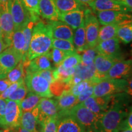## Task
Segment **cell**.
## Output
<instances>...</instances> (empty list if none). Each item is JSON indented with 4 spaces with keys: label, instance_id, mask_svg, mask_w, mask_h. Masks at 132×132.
<instances>
[{
    "label": "cell",
    "instance_id": "1f68e13d",
    "mask_svg": "<svg viewBox=\"0 0 132 132\" xmlns=\"http://www.w3.org/2000/svg\"><path fill=\"white\" fill-rule=\"evenodd\" d=\"M24 76H25V73H24V64L23 61L21 60L12 70L8 73L6 78L12 84L19 81L24 80Z\"/></svg>",
    "mask_w": 132,
    "mask_h": 132
},
{
    "label": "cell",
    "instance_id": "cb8c5ba5",
    "mask_svg": "<svg viewBox=\"0 0 132 132\" xmlns=\"http://www.w3.org/2000/svg\"><path fill=\"white\" fill-rule=\"evenodd\" d=\"M95 69L94 63L90 65H84L80 63L75 67L73 77L81 81H91L95 84Z\"/></svg>",
    "mask_w": 132,
    "mask_h": 132
},
{
    "label": "cell",
    "instance_id": "4316f807",
    "mask_svg": "<svg viewBox=\"0 0 132 132\" xmlns=\"http://www.w3.org/2000/svg\"><path fill=\"white\" fill-rule=\"evenodd\" d=\"M56 100L59 111L68 110L78 103L77 96L72 94L70 90L64 91Z\"/></svg>",
    "mask_w": 132,
    "mask_h": 132
},
{
    "label": "cell",
    "instance_id": "2e32d148",
    "mask_svg": "<svg viewBox=\"0 0 132 132\" xmlns=\"http://www.w3.org/2000/svg\"><path fill=\"white\" fill-rule=\"evenodd\" d=\"M50 52L32 59L29 61L23 62L24 73H35L52 68L51 66Z\"/></svg>",
    "mask_w": 132,
    "mask_h": 132
},
{
    "label": "cell",
    "instance_id": "ffe728a7",
    "mask_svg": "<svg viewBox=\"0 0 132 132\" xmlns=\"http://www.w3.org/2000/svg\"><path fill=\"white\" fill-rule=\"evenodd\" d=\"M56 132H85L86 128L70 116L57 118Z\"/></svg>",
    "mask_w": 132,
    "mask_h": 132
},
{
    "label": "cell",
    "instance_id": "836d02e7",
    "mask_svg": "<svg viewBox=\"0 0 132 132\" xmlns=\"http://www.w3.org/2000/svg\"><path fill=\"white\" fill-rule=\"evenodd\" d=\"M75 71V68H65L62 65L56 67L54 70L55 80L69 82L72 78Z\"/></svg>",
    "mask_w": 132,
    "mask_h": 132
},
{
    "label": "cell",
    "instance_id": "277c9868",
    "mask_svg": "<svg viewBox=\"0 0 132 132\" xmlns=\"http://www.w3.org/2000/svg\"><path fill=\"white\" fill-rule=\"evenodd\" d=\"M101 115L93 113L86 108L82 103H78L68 110L59 111L56 118L65 116H70L75 119L86 128H91L97 119Z\"/></svg>",
    "mask_w": 132,
    "mask_h": 132
},
{
    "label": "cell",
    "instance_id": "11a10c76",
    "mask_svg": "<svg viewBox=\"0 0 132 132\" xmlns=\"http://www.w3.org/2000/svg\"><path fill=\"white\" fill-rule=\"evenodd\" d=\"M0 132H15V130L9 129V128H3L0 130Z\"/></svg>",
    "mask_w": 132,
    "mask_h": 132
},
{
    "label": "cell",
    "instance_id": "7a4b0ae2",
    "mask_svg": "<svg viewBox=\"0 0 132 132\" xmlns=\"http://www.w3.org/2000/svg\"><path fill=\"white\" fill-rule=\"evenodd\" d=\"M53 37L48 23L39 20L34 24L25 61L47 54L52 48ZM24 61V62H25Z\"/></svg>",
    "mask_w": 132,
    "mask_h": 132
},
{
    "label": "cell",
    "instance_id": "ac0fdd59",
    "mask_svg": "<svg viewBox=\"0 0 132 132\" xmlns=\"http://www.w3.org/2000/svg\"><path fill=\"white\" fill-rule=\"evenodd\" d=\"M48 23L50 27L53 38L73 42V29L70 26L60 20L50 21Z\"/></svg>",
    "mask_w": 132,
    "mask_h": 132
},
{
    "label": "cell",
    "instance_id": "ba28073f",
    "mask_svg": "<svg viewBox=\"0 0 132 132\" xmlns=\"http://www.w3.org/2000/svg\"><path fill=\"white\" fill-rule=\"evenodd\" d=\"M0 27L3 40L9 47L14 31V23L9 9V3L7 4L0 3Z\"/></svg>",
    "mask_w": 132,
    "mask_h": 132
},
{
    "label": "cell",
    "instance_id": "7402d4cb",
    "mask_svg": "<svg viewBox=\"0 0 132 132\" xmlns=\"http://www.w3.org/2000/svg\"><path fill=\"white\" fill-rule=\"evenodd\" d=\"M40 15L49 21L59 20L60 12L56 6L54 0H40L39 4Z\"/></svg>",
    "mask_w": 132,
    "mask_h": 132
},
{
    "label": "cell",
    "instance_id": "e0dca14e",
    "mask_svg": "<svg viewBox=\"0 0 132 132\" xmlns=\"http://www.w3.org/2000/svg\"><path fill=\"white\" fill-rule=\"evenodd\" d=\"M131 67L132 62L130 59L118 61L107 72L105 79H126L131 74Z\"/></svg>",
    "mask_w": 132,
    "mask_h": 132
},
{
    "label": "cell",
    "instance_id": "484cf974",
    "mask_svg": "<svg viewBox=\"0 0 132 132\" xmlns=\"http://www.w3.org/2000/svg\"><path fill=\"white\" fill-rule=\"evenodd\" d=\"M73 42L77 53L82 52L89 48L86 42L84 21L78 28L75 29V32L73 33Z\"/></svg>",
    "mask_w": 132,
    "mask_h": 132
},
{
    "label": "cell",
    "instance_id": "52a82bcc",
    "mask_svg": "<svg viewBox=\"0 0 132 132\" xmlns=\"http://www.w3.org/2000/svg\"><path fill=\"white\" fill-rule=\"evenodd\" d=\"M84 24L87 47L88 48H94L98 43L100 23L95 13L92 9L87 7L85 10Z\"/></svg>",
    "mask_w": 132,
    "mask_h": 132
},
{
    "label": "cell",
    "instance_id": "d4e9b609",
    "mask_svg": "<svg viewBox=\"0 0 132 132\" xmlns=\"http://www.w3.org/2000/svg\"><path fill=\"white\" fill-rule=\"evenodd\" d=\"M10 47H12L15 52L20 56L22 60L23 59L24 48H25V39L22 29H14Z\"/></svg>",
    "mask_w": 132,
    "mask_h": 132
},
{
    "label": "cell",
    "instance_id": "bcb514c9",
    "mask_svg": "<svg viewBox=\"0 0 132 132\" xmlns=\"http://www.w3.org/2000/svg\"><path fill=\"white\" fill-rule=\"evenodd\" d=\"M23 81H24V80H22L19 81L14 82V83L11 84V85H10L5 90L1 95H0V97H1V98H4V99H7L8 97H9V95H11V94H12V92H14V90L19 86V85H20L21 82H23Z\"/></svg>",
    "mask_w": 132,
    "mask_h": 132
},
{
    "label": "cell",
    "instance_id": "680465c9",
    "mask_svg": "<svg viewBox=\"0 0 132 132\" xmlns=\"http://www.w3.org/2000/svg\"><path fill=\"white\" fill-rule=\"evenodd\" d=\"M120 132H132V129H127L124 130H122Z\"/></svg>",
    "mask_w": 132,
    "mask_h": 132
},
{
    "label": "cell",
    "instance_id": "9a60e30c",
    "mask_svg": "<svg viewBox=\"0 0 132 132\" xmlns=\"http://www.w3.org/2000/svg\"><path fill=\"white\" fill-rule=\"evenodd\" d=\"M89 6L94 12L103 11H117L127 13L131 12V9L122 1L117 0H94Z\"/></svg>",
    "mask_w": 132,
    "mask_h": 132
},
{
    "label": "cell",
    "instance_id": "83f0119b",
    "mask_svg": "<svg viewBox=\"0 0 132 132\" xmlns=\"http://www.w3.org/2000/svg\"><path fill=\"white\" fill-rule=\"evenodd\" d=\"M59 12H65L77 9H86L87 6L78 0H54Z\"/></svg>",
    "mask_w": 132,
    "mask_h": 132
},
{
    "label": "cell",
    "instance_id": "f35d334b",
    "mask_svg": "<svg viewBox=\"0 0 132 132\" xmlns=\"http://www.w3.org/2000/svg\"><path fill=\"white\" fill-rule=\"evenodd\" d=\"M28 91V90L27 87H26L23 81L21 82L19 85V86L8 97L7 99L20 102V101H21L27 94Z\"/></svg>",
    "mask_w": 132,
    "mask_h": 132
},
{
    "label": "cell",
    "instance_id": "7c38bea8",
    "mask_svg": "<svg viewBox=\"0 0 132 132\" xmlns=\"http://www.w3.org/2000/svg\"><path fill=\"white\" fill-rule=\"evenodd\" d=\"M37 123L49 118H56L59 109L56 100L47 97H41L37 105Z\"/></svg>",
    "mask_w": 132,
    "mask_h": 132
},
{
    "label": "cell",
    "instance_id": "f5cc1de1",
    "mask_svg": "<svg viewBox=\"0 0 132 132\" xmlns=\"http://www.w3.org/2000/svg\"><path fill=\"white\" fill-rule=\"evenodd\" d=\"M78 1L82 3L83 4L86 5V6H89V4L91 3L92 1H94V0H78Z\"/></svg>",
    "mask_w": 132,
    "mask_h": 132
},
{
    "label": "cell",
    "instance_id": "4fadbf2b",
    "mask_svg": "<svg viewBox=\"0 0 132 132\" xmlns=\"http://www.w3.org/2000/svg\"><path fill=\"white\" fill-rule=\"evenodd\" d=\"M118 61L98 53L94 61V65L95 69V83L97 84L100 81L105 79V75L107 72Z\"/></svg>",
    "mask_w": 132,
    "mask_h": 132
},
{
    "label": "cell",
    "instance_id": "91938a15",
    "mask_svg": "<svg viewBox=\"0 0 132 132\" xmlns=\"http://www.w3.org/2000/svg\"><path fill=\"white\" fill-rule=\"evenodd\" d=\"M0 38H3V34H2V31H1V27H0Z\"/></svg>",
    "mask_w": 132,
    "mask_h": 132
},
{
    "label": "cell",
    "instance_id": "ee69618b",
    "mask_svg": "<svg viewBox=\"0 0 132 132\" xmlns=\"http://www.w3.org/2000/svg\"><path fill=\"white\" fill-rule=\"evenodd\" d=\"M127 129H132V112L131 108L128 111V113L126 118L122 120L120 123L119 130V131Z\"/></svg>",
    "mask_w": 132,
    "mask_h": 132
},
{
    "label": "cell",
    "instance_id": "5b68a950",
    "mask_svg": "<svg viewBox=\"0 0 132 132\" xmlns=\"http://www.w3.org/2000/svg\"><path fill=\"white\" fill-rule=\"evenodd\" d=\"M24 82L28 91L34 92L40 97L52 98L53 96L50 91V83L39 72L25 73Z\"/></svg>",
    "mask_w": 132,
    "mask_h": 132
},
{
    "label": "cell",
    "instance_id": "d6986e66",
    "mask_svg": "<svg viewBox=\"0 0 132 132\" xmlns=\"http://www.w3.org/2000/svg\"><path fill=\"white\" fill-rule=\"evenodd\" d=\"M95 48L99 53L120 60L119 40L117 37L98 42Z\"/></svg>",
    "mask_w": 132,
    "mask_h": 132
},
{
    "label": "cell",
    "instance_id": "6da1fadb",
    "mask_svg": "<svg viewBox=\"0 0 132 132\" xmlns=\"http://www.w3.org/2000/svg\"><path fill=\"white\" fill-rule=\"evenodd\" d=\"M126 94L124 92L112 95L110 108L97 119L90 128L95 132H120V123L129 111H127Z\"/></svg>",
    "mask_w": 132,
    "mask_h": 132
},
{
    "label": "cell",
    "instance_id": "b9f144b4",
    "mask_svg": "<svg viewBox=\"0 0 132 132\" xmlns=\"http://www.w3.org/2000/svg\"><path fill=\"white\" fill-rule=\"evenodd\" d=\"M56 118L46 119L42 122L39 123L42 128L40 132H56Z\"/></svg>",
    "mask_w": 132,
    "mask_h": 132
},
{
    "label": "cell",
    "instance_id": "ab89813d",
    "mask_svg": "<svg viewBox=\"0 0 132 132\" xmlns=\"http://www.w3.org/2000/svg\"><path fill=\"white\" fill-rule=\"evenodd\" d=\"M98 53V51L95 47L89 48L86 49L82 52V55H81V63L84 65H90L93 64L95 57Z\"/></svg>",
    "mask_w": 132,
    "mask_h": 132
},
{
    "label": "cell",
    "instance_id": "5bb4252c",
    "mask_svg": "<svg viewBox=\"0 0 132 132\" xmlns=\"http://www.w3.org/2000/svg\"><path fill=\"white\" fill-rule=\"evenodd\" d=\"M112 95L95 97L93 95L81 102L89 110L96 114H102L110 108Z\"/></svg>",
    "mask_w": 132,
    "mask_h": 132
},
{
    "label": "cell",
    "instance_id": "f546056e",
    "mask_svg": "<svg viewBox=\"0 0 132 132\" xmlns=\"http://www.w3.org/2000/svg\"><path fill=\"white\" fill-rule=\"evenodd\" d=\"M41 97L32 92H29L24 98L20 102V106L22 112L32 111L37 106Z\"/></svg>",
    "mask_w": 132,
    "mask_h": 132
},
{
    "label": "cell",
    "instance_id": "f1b7e54d",
    "mask_svg": "<svg viewBox=\"0 0 132 132\" xmlns=\"http://www.w3.org/2000/svg\"><path fill=\"white\" fill-rule=\"evenodd\" d=\"M116 37L125 44H129L132 40L131 20L123 21L119 24Z\"/></svg>",
    "mask_w": 132,
    "mask_h": 132
},
{
    "label": "cell",
    "instance_id": "f6af8a7d",
    "mask_svg": "<svg viewBox=\"0 0 132 132\" xmlns=\"http://www.w3.org/2000/svg\"><path fill=\"white\" fill-rule=\"evenodd\" d=\"M94 85H91L89 86L87 88H86L85 90L82 91L80 95L77 96V98H78V103H81L85 101V100L92 96L93 95L94 92Z\"/></svg>",
    "mask_w": 132,
    "mask_h": 132
},
{
    "label": "cell",
    "instance_id": "603a6c76",
    "mask_svg": "<svg viewBox=\"0 0 132 132\" xmlns=\"http://www.w3.org/2000/svg\"><path fill=\"white\" fill-rule=\"evenodd\" d=\"M38 108L36 106L32 111L23 112L20 120L21 128L32 132H36V125L37 124Z\"/></svg>",
    "mask_w": 132,
    "mask_h": 132
},
{
    "label": "cell",
    "instance_id": "8d00e7d4",
    "mask_svg": "<svg viewBox=\"0 0 132 132\" xmlns=\"http://www.w3.org/2000/svg\"><path fill=\"white\" fill-rule=\"evenodd\" d=\"M50 91L53 95L59 97L64 91L70 90V86L67 82L56 80L50 84Z\"/></svg>",
    "mask_w": 132,
    "mask_h": 132
},
{
    "label": "cell",
    "instance_id": "6f0895ef",
    "mask_svg": "<svg viewBox=\"0 0 132 132\" xmlns=\"http://www.w3.org/2000/svg\"><path fill=\"white\" fill-rule=\"evenodd\" d=\"M9 3V0H0V3H3V4H7Z\"/></svg>",
    "mask_w": 132,
    "mask_h": 132
},
{
    "label": "cell",
    "instance_id": "9c48e42d",
    "mask_svg": "<svg viewBox=\"0 0 132 132\" xmlns=\"http://www.w3.org/2000/svg\"><path fill=\"white\" fill-rule=\"evenodd\" d=\"M9 9L12 16L14 29H22L31 19L21 0H9Z\"/></svg>",
    "mask_w": 132,
    "mask_h": 132
},
{
    "label": "cell",
    "instance_id": "30bf717a",
    "mask_svg": "<svg viewBox=\"0 0 132 132\" xmlns=\"http://www.w3.org/2000/svg\"><path fill=\"white\" fill-rule=\"evenodd\" d=\"M22 60L11 47H7L0 54V79L6 78L7 74Z\"/></svg>",
    "mask_w": 132,
    "mask_h": 132
},
{
    "label": "cell",
    "instance_id": "d6a6232c",
    "mask_svg": "<svg viewBox=\"0 0 132 132\" xmlns=\"http://www.w3.org/2000/svg\"><path fill=\"white\" fill-rule=\"evenodd\" d=\"M24 7L29 12L31 19L37 23L40 20L39 4L40 0H21Z\"/></svg>",
    "mask_w": 132,
    "mask_h": 132
},
{
    "label": "cell",
    "instance_id": "e575fe53",
    "mask_svg": "<svg viewBox=\"0 0 132 132\" xmlns=\"http://www.w3.org/2000/svg\"><path fill=\"white\" fill-rule=\"evenodd\" d=\"M36 23L34 21H33L32 19H30L28 22L26 24V25L22 28V31L23 33V35L25 39V48H24V58L23 59V61L24 62L26 60V56H27V53L28 50L29 43L31 39V36H32V29L34 27V24Z\"/></svg>",
    "mask_w": 132,
    "mask_h": 132
},
{
    "label": "cell",
    "instance_id": "9f6ffc18",
    "mask_svg": "<svg viewBox=\"0 0 132 132\" xmlns=\"http://www.w3.org/2000/svg\"><path fill=\"white\" fill-rule=\"evenodd\" d=\"M85 132H95L93 130L90 128H86L85 130Z\"/></svg>",
    "mask_w": 132,
    "mask_h": 132
},
{
    "label": "cell",
    "instance_id": "94428289",
    "mask_svg": "<svg viewBox=\"0 0 132 132\" xmlns=\"http://www.w3.org/2000/svg\"><path fill=\"white\" fill-rule=\"evenodd\" d=\"M117 1H121V0H117Z\"/></svg>",
    "mask_w": 132,
    "mask_h": 132
},
{
    "label": "cell",
    "instance_id": "7bdbcfd3",
    "mask_svg": "<svg viewBox=\"0 0 132 132\" xmlns=\"http://www.w3.org/2000/svg\"><path fill=\"white\" fill-rule=\"evenodd\" d=\"M91 85H95V84L92 82L91 81H81L71 87L70 91L72 94L75 96H78L86 88H87L89 86Z\"/></svg>",
    "mask_w": 132,
    "mask_h": 132
},
{
    "label": "cell",
    "instance_id": "d590c367",
    "mask_svg": "<svg viewBox=\"0 0 132 132\" xmlns=\"http://www.w3.org/2000/svg\"><path fill=\"white\" fill-rule=\"evenodd\" d=\"M52 48H57L64 52L68 53L77 52L75 48L74 47L73 43L67 40L58 39L53 38Z\"/></svg>",
    "mask_w": 132,
    "mask_h": 132
},
{
    "label": "cell",
    "instance_id": "7dc6e473",
    "mask_svg": "<svg viewBox=\"0 0 132 132\" xmlns=\"http://www.w3.org/2000/svg\"><path fill=\"white\" fill-rule=\"evenodd\" d=\"M54 70L55 69L51 68L47 70H42L40 72H38L41 76L45 78L50 83L54 82L55 80V75H54Z\"/></svg>",
    "mask_w": 132,
    "mask_h": 132
},
{
    "label": "cell",
    "instance_id": "6125c7cd",
    "mask_svg": "<svg viewBox=\"0 0 132 132\" xmlns=\"http://www.w3.org/2000/svg\"><path fill=\"white\" fill-rule=\"evenodd\" d=\"M36 132H39V131H36Z\"/></svg>",
    "mask_w": 132,
    "mask_h": 132
},
{
    "label": "cell",
    "instance_id": "8fae6325",
    "mask_svg": "<svg viewBox=\"0 0 132 132\" xmlns=\"http://www.w3.org/2000/svg\"><path fill=\"white\" fill-rule=\"evenodd\" d=\"M97 19L102 25L108 24H120L123 21L131 20V15L129 13L117 11H97Z\"/></svg>",
    "mask_w": 132,
    "mask_h": 132
},
{
    "label": "cell",
    "instance_id": "4dcf8cb0",
    "mask_svg": "<svg viewBox=\"0 0 132 132\" xmlns=\"http://www.w3.org/2000/svg\"><path fill=\"white\" fill-rule=\"evenodd\" d=\"M118 26V24H108L102 25V27L99 28L98 43L116 37Z\"/></svg>",
    "mask_w": 132,
    "mask_h": 132
},
{
    "label": "cell",
    "instance_id": "44dd1931",
    "mask_svg": "<svg viewBox=\"0 0 132 132\" xmlns=\"http://www.w3.org/2000/svg\"><path fill=\"white\" fill-rule=\"evenodd\" d=\"M85 10L77 9L69 12H60L59 20L65 23L73 29H76L83 23Z\"/></svg>",
    "mask_w": 132,
    "mask_h": 132
},
{
    "label": "cell",
    "instance_id": "db71d44e",
    "mask_svg": "<svg viewBox=\"0 0 132 132\" xmlns=\"http://www.w3.org/2000/svg\"><path fill=\"white\" fill-rule=\"evenodd\" d=\"M15 132H32L29 131V130H27L24 128H21V127H19V128H17L16 129H15Z\"/></svg>",
    "mask_w": 132,
    "mask_h": 132
},
{
    "label": "cell",
    "instance_id": "681fc988",
    "mask_svg": "<svg viewBox=\"0 0 132 132\" xmlns=\"http://www.w3.org/2000/svg\"><path fill=\"white\" fill-rule=\"evenodd\" d=\"M8 99H4L0 97V118L2 117L5 113Z\"/></svg>",
    "mask_w": 132,
    "mask_h": 132
},
{
    "label": "cell",
    "instance_id": "60d3db41",
    "mask_svg": "<svg viewBox=\"0 0 132 132\" xmlns=\"http://www.w3.org/2000/svg\"><path fill=\"white\" fill-rule=\"evenodd\" d=\"M51 53V59L53 61L54 65L56 67L60 65L61 62L64 60V58L67 56V55L70 54L72 53H68L64 52V51L61 50L54 48H52V51L50 52Z\"/></svg>",
    "mask_w": 132,
    "mask_h": 132
},
{
    "label": "cell",
    "instance_id": "3957f363",
    "mask_svg": "<svg viewBox=\"0 0 132 132\" xmlns=\"http://www.w3.org/2000/svg\"><path fill=\"white\" fill-rule=\"evenodd\" d=\"M128 86L129 84L126 79H104L94 86L93 95L103 97L124 92L128 93Z\"/></svg>",
    "mask_w": 132,
    "mask_h": 132
},
{
    "label": "cell",
    "instance_id": "816d5d0a",
    "mask_svg": "<svg viewBox=\"0 0 132 132\" xmlns=\"http://www.w3.org/2000/svg\"><path fill=\"white\" fill-rule=\"evenodd\" d=\"M122 2H123L124 4L128 6V7L131 9L132 8V0H121Z\"/></svg>",
    "mask_w": 132,
    "mask_h": 132
},
{
    "label": "cell",
    "instance_id": "74e56055",
    "mask_svg": "<svg viewBox=\"0 0 132 132\" xmlns=\"http://www.w3.org/2000/svg\"><path fill=\"white\" fill-rule=\"evenodd\" d=\"M81 59L80 54L77 52H74L67 55L62 61L61 65L67 69L75 68L81 63Z\"/></svg>",
    "mask_w": 132,
    "mask_h": 132
},
{
    "label": "cell",
    "instance_id": "c3c4849f",
    "mask_svg": "<svg viewBox=\"0 0 132 132\" xmlns=\"http://www.w3.org/2000/svg\"><path fill=\"white\" fill-rule=\"evenodd\" d=\"M11 83L6 78L0 79V95L4 91Z\"/></svg>",
    "mask_w": 132,
    "mask_h": 132
},
{
    "label": "cell",
    "instance_id": "8992f818",
    "mask_svg": "<svg viewBox=\"0 0 132 132\" xmlns=\"http://www.w3.org/2000/svg\"><path fill=\"white\" fill-rule=\"evenodd\" d=\"M22 113L19 102L8 99L5 113L0 118V126L3 128L16 129L20 127Z\"/></svg>",
    "mask_w": 132,
    "mask_h": 132
},
{
    "label": "cell",
    "instance_id": "f907efd6",
    "mask_svg": "<svg viewBox=\"0 0 132 132\" xmlns=\"http://www.w3.org/2000/svg\"><path fill=\"white\" fill-rule=\"evenodd\" d=\"M8 47L4 42L3 38H0V54L2 53L5 49L7 48Z\"/></svg>",
    "mask_w": 132,
    "mask_h": 132
}]
</instances>
